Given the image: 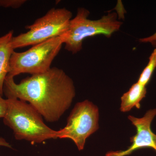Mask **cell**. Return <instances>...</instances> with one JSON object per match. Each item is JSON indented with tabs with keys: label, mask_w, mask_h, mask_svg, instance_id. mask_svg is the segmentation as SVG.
<instances>
[{
	"label": "cell",
	"mask_w": 156,
	"mask_h": 156,
	"mask_svg": "<svg viewBox=\"0 0 156 156\" xmlns=\"http://www.w3.org/2000/svg\"><path fill=\"white\" fill-rule=\"evenodd\" d=\"M3 93L30 104L47 122L58 121L69 108L76 96L73 81L63 70L51 67L46 72L31 75L16 83L7 76Z\"/></svg>",
	"instance_id": "cell-1"
},
{
	"label": "cell",
	"mask_w": 156,
	"mask_h": 156,
	"mask_svg": "<svg viewBox=\"0 0 156 156\" xmlns=\"http://www.w3.org/2000/svg\"><path fill=\"white\" fill-rule=\"evenodd\" d=\"M7 99L8 108L3 122L12 129L15 139L33 144L57 138V131L47 126L43 117L30 104L17 98Z\"/></svg>",
	"instance_id": "cell-2"
},
{
	"label": "cell",
	"mask_w": 156,
	"mask_h": 156,
	"mask_svg": "<svg viewBox=\"0 0 156 156\" xmlns=\"http://www.w3.org/2000/svg\"><path fill=\"white\" fill-rule=\"evenodd\" d=\"M90 13L88 9L79 8L75 17L71 20L68 30L63 35L65 49L73 54L82 50L85 39L98 35L110 37L122 25L115 12L108 13L95 20L88 18Z\"/></svg>",
	"instance_id": "cell-3"
},
{
	"label": "cell",
	"mask_w": 156,
	"mask_h": 156,
	"mask_svg": "<svg viewBox=\"0 0 156 156\" xmlns=\"http://www.w3.org/2000/svg\"><path fill=\"white\" fill-rule=\"evenodd\" d=\"M63 44L62 36L34 45L24 52L14 51L10 59L8 76L14 78L20 74L34 75L48 71Z\"/></svg>",
	"instance_id": "cell-4"
},
{
	"label": "cell",
	"mask_w": 156,
	"mask_h": 156,
	"mask_svg": "<svg viewBox=\"0 0 156 156\" xmlns=\"http://www.w3.org/2000/svg\"><path fill=\"white\" fill-rule=\"evenodd\" d=\"M72 13L65 8H53L31 25L26 26L27 32L13 37L14 50L34 46L50 39L61 37L67 32Z\"/></svg>",
	"instance_id": "cell-5"
},
{
	"label": "cell",
	"mask_w": 156,
	"mask_h": 156,
	"mask_svg": "<svg viewBox=\"0 0 156 156\" xmlns=\"http://www.w3.org/2000/svg\"><path fill=\"white\" fill-rule=\"evenodd\" d=\"M99 110L88 100L76 104L67 119L66 126L57 131V138L72 140L79 151L84 149L86 140L99 128Z\"/></svg>",
	"instance_id": "cell-6"
},
{
	"label": "cell",
	"mask_w": 156,
	"mask_h": 156,
	"mask_svg": "<svg viewBox=\"0 0 156 156\" xmlns=\"http://www.w3.org/2000/svg\"><path fill=\"white\" fill-rule=\"evenodd\" d=\"M156 115V109L147 111L142 118L129 115L128 119L136 128V134L130 138L131 145L125 151H109L106 156H126L140 149L149 148L156 152V134L151 129V124Z\"/></svg>",
	"instance_id": "cell-7"
},
{
	"label": "cell",
	"mask_w": 156,
	"mask_h": 156,
	"mask_svg": "<svg viewBox=\"0 0 156 156\" xmlns=\"http://www.w3.org/2000/svg\"><path fill=\"white\" fill-rule=\"evenodd\" d=\"M14 32L10 31L0 37V95H3L4 83L10 71V59L14 51L12 40Z\"/></svg>",
	"instance_id": "cell-8"
},
{
	"label": "cell",
	"mask_w": 156,
	"mask_h": 156,
	"mask_svg": "<svg viewBox=\"0 0 156 156\" xmlns=\"http://www.w3.org/2000/svg\"><path fill=\"white\" fill-rule=\"evenodd\" d=\"M147 88L138 82L133 84L129 90L121 97L120 110L123 112L130 111L133 108L140 109V102L145 97Z\"/></svg>",
	"instance_id": "cell-9"
},
{
	"label": "cell",
	"mask_w": 156,
	"mask_h": 156,
	"mask_svg": "<svg viewBox=\"0 0 156 156\" xmlns=\"http://www.w3.org/2000/svg\"><path fill=\"white\" fill-rule=\"evenodd\" d=\"M156 68V49L154 50L149 58L148 63L140 74L138 82L146 87Z\"/></svg>",
	"instance_id": "cell-10"
},
{
	"label": "cell",
	"mask_w": 156,
	"mask_h": 156,
	"mask_svg": "<svg viewBox=\"0 0 156 156\" xmlns=\"http://www.w3.org/2000/svg\"><path fill=\"white\" fill-rule=\"evenodd\" d=\"M27 2L26 0H0V7L17 9L20 8Z\"/></svg>",
	"instance_id": "cell-11"
},
{
	"label": "cell",
	"mask_w": 156,
	"mask_h": 156,
	"mask_svg": "<svg viewBox=\"0 0 156 156\" xmlns=\"http://www.w3.org/2000/svg\"><path fill=\"white\" fill-rule=\"evenodd\" d=\"M2 95H0V118H4L5 115L8 108L7 99H4Z\"/></svg>",
	"instance_id": "cell-12"
},
{
	"label": "cell",
	"mask_w": 156,
	"mask_h": 156,
	"mask_svg": "<svg viewBox=\"0 0 156 156\" xmlns=\"http://www.w3.org/2000/svg\"><path fill=\"white\" fill-rule=\"evenodd\" d=\"M139 42L141 43H149L156 49V32L151 36L140 39Z\"/></svg>",
	"instance_id": "cell-13"
},
{
	"label": "cell",
	"mask_w": 156,
	"mask_h": 156,
	"mask_svg": "<svg viewBox=\"0 0 156 156\" xmlns=\"http://www.w3.org/2000/svg\"><path fill=\"white\" fill-rule=\"evenodd\" d=\"M0 146L6 147L9 148H11V145L9 143L4 139L3 137H0Z\"/></svg>",
	"instance_id": "cell-14"
}]
</instances>
